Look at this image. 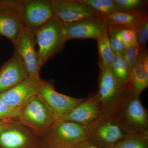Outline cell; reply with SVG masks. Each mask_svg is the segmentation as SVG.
<instances>
[{"label": "cell", "instance_id": "17", "mask_svg": "<svg viewBox=\"0 0 148 148\" xmlns=\"http://www.w3.org/2000/svg\"><path fill=\"white\" fill-rule=\"evenodd\" d=\"M131 95L140 97L148 86V54L146 49H142L138 61L130 71L128 83Z\"/></svg>", "mask_w": 148, "mask_h": 148}, {"label": "cell", "instance_id": "15", "mask_svg": "<svg viewBox=\"0 0 148 148\" xmlns=\"http://www.w3.org/2000/svg\"><path fill=\"white\" fill-rule=\"evenodd\" d=\"M101 106L96 93L85 98L78 106L58 118L87 126L101 115Z\"/></svg>", "mask_w": 148, "mask_h": 148}, {"label": "cell", "instance_id": "3", "mask_svg": "<svg viewBox=\"0 0 148 148\" xmlns=\"http://www.w3.org/2000/svg\"><path fill=\"white\" fill-rule=\"evenodd\" d=\"M40 66H43L50 58L64 50L67 40L64 33V24L56 17L34 32Z\"/></svg>", "mask_w": 148, "mask_h": 148}, {"label": "cell", "instance_id": "9", "mask_svg": "<svg viewBox=\"0 0 148 148\" xmlns=\"http://www.w3.org/2000/svg\"><path fill=\"white\" fill-rule=\"evenodd\" d=\"M36 45L34 32L24 28L17 37L13 45L14 51L20 56L25 64L28 73V77L32 79L39 81L40 66L37 51L35 49Z\"/></svg>", "mask_w": 148, "mask_h": 148}, {"label": "cell", "instance_id": "24", "mask_svg": "<svg viewBox=\"0 0 148 148\" xmlns=\"http://www.w3.org/2000/svg\"><path fill=\"white\" fill-rule=\"evenodd\" d=\"M119 11L136 12L147 9V1L145 0H114Z\"/></svg>", "mask_w": 148, "mask_h": 148}, {"label": "cell", "instance_id": "19", "mask_svg": "<svg viewBox=\"0 0 148 148\" xmlns=\"http://www.w3.org/2000/svg\"><path fill=\"white\" fill-rule=\"evenodd\" d=\"M96 40L99 57L98 65L100 70L110 67L114 58L115 53L111 47L108 34V23L106 20Z\"/></svg>", "mask_w": 148, "mask_h": 148}, {"label": "cell", "instance_id": "25", "mask_svg": "<svg viewBox=\"0 0 148 148\" xmlns=\"http://www.w3.org/2000/svg\"><path fill=\"white\" fill-rule=\"evenodd\" d=\"M138 45L130 46L125 49L122 53L130 71L137 63L142 49Z\"/></svg>", "mask_w": 148, "mask_h": 148}, {"label": "cell", "instance_id": "13", "mask_svg": "<svg viewBox=\"0 0 148 148\" xmlns=\"http://www.w3.org/2000/svg\"><path fill=\"white\" fill-rule=\"evenodd\" d=\"M40 80L37 81L28 77L15 86L0 94V98L10 108L20 109L38 94Z\"/></svg>", "mask_w": 148, "mask_h": 148}, {"label": "cell", "instance_id": "29", "mask_svg": "<svg viewBox=\"0 0 148 148\" xmlns=\"http://www.w3.org/2000/svg\"><path fill=\"white\" fill-rule=\"evenodd\" d=\"M70 148H101L98 147L93 145L92 144H90L87 140H85L83 142L76 144L75 145L73 146Z\"/></svg>", "mask_w": 148, "mask_h": 148}, {"label": "cell", "instance_id": "26", "mask_svg": "<svg viewBox=\"0 0 148 148\" xmlns=\"http://www.w3.org/2000/svg\"><path fill=\"white\" fill-rule=\"evenodd\" d=\"M137 43L142 49H145L148 40V15L146 16L134 32Z\"/></svg>", "mask_w": 148, "mask_h": 148}, {"label": "cell", "instance_id": "30", "mask_svg": "<svg viewBox=\"0 0 148 148\" xmlns=\"http://www.w3.org/2000/svg\"><path fill=\"white\" fill-rule=\"evenodd\" d=\"M8 122L0 120V133L4 129V128L6 127Z\"/></svg>", "mask_w": 148, "mask_h": 148}, {"label": "cell", "instance_id": "14", "mask_svg": "<svg viewBox=\"0 0 148 148\" xmlns=\"http://www.w3.org/2000/svg\"><path fill=\"white\" fill-rule=\"evenodd\" d=\"M28 77L25 64L14 51L7 61L0 67V94L15 86Z\"/></svg>", "mask_w": 148, "mask_h": 148}, {"label": "cell", "instance_id": "12", "mask_svg": "<svg viewBox=\"0 0 148 148\" xmlns=\"http://www.w3.org/2000/svg\"><path fill=\"white\" fill-rule=\"evenodd\" d=\"M55 17L63 24L103 17L80 0H51Z\"/></svg>", "mask_w": 148, "mask_h": 148}, {"label": "cell", "instance_id": "16", "mask_svg": "<svg viewBox=\"0 0 148 148\" xmlns=\"http://www.w3.org/2000/svg\"><path fill=\"white\" fill-rule=\"evenodd\" d=\"M105 21L103 17H100L64 23V33L66 39L97 40Z\"/></svg>", "mask_w": 148, "mask_h": 148}, {"label": "cell", "instance_id": "18", "mask_svg": "<svg viewBox=\"0 0 148 148\" xmlns=\"http://www.w3.org/2000/svg\"><path fill=\"white\" fill-rule=\"evenodd\" d=\"M148 15L147 9L136 12L118 11L103 18L108 24L127 27L134 32Z\"/></svg>", "mask_w": 148, "mask_h": 148}, {"label": "cell", "instance_id": "8", "mask_svg": "<svg viewBox=\"0 0 148 148\" xmlns=\"http://www.w3.org/2000/svg\"><path fill=\"white\" fill-rule=\"evenodd\" d=\"M19 10L24 27L33 32L55 16L51 0H20Z\"/></svg>", "mask_w": 148, "mask_h": 148}, {"label": "cell", "instance_id": "6", "mask_svg": "<svg viewBox=\"0 0 148 148\" xmlns=\"http://www.w3.org/2000/svg\"><path fill=\"white\" fill-rule=\"evenodd\" d=\"M86 126V140L98 147L112 148L126 135L113 116L108 115H101Z\"/></svg>", "mask_w": 148, "mask_h": 148}, {"label": "cell", "instance_id": "11", "mask_svg": "<svg viewBox=\"0 0 148 148\" xmlns=\"http://www.w3.org/2000/svg\"><path fill=\"white\" fill-rule=\"evenodd\" d=\"M38 95L57 118L71 110L85 99L74 98L59 93L54 88L53 81L42 79L39 83Z\"/></svg>", "mask_w": 148, "mask_h": 148}, {"label": "cell", "instance_id": "22", "mask_svg": "<svg viewBox=\"0 0 148 148\" xmlns=\"http://www.w3.org/2000/svg\"><path fill=\"white\" fill-rule=\"evenodd\" d=\"M108 31L111 47L114 52L115 53H123L127 47L120 36L119 26L108 23Z\"/></svg>", "mask_w": 148, "mask_h": 148}, {"label": "cell", "instance_id": "4", "mask_svg": "<svg viewBox=\"0 0 148 148\" xmlns=\"http://www.w3.org/2000/svg\"><path fill=\"white\" fill-rule=\"evenodd\" d=\"M86 138V126L58 118L41 138L40 148H70Z\"/></svg>", "mask_w": 148, "mask_h": 148}, {"label": "cell", "instance_id": "2", "mask_svg": "<svg viewBox=\"0 0 148 148\" xmlns=\"http://www.w3.org/2000/svg\"><path fill=\"white\" fill-rule=\"evenodd\" d=\"M126 135L148 138V113L140 97L131 96L112 115Z\"/></svg>", "mask_w": 148, "mask_h": 148}, {"label": "cell", "instance_id": "1", "mask_svg": "<svg viewBox=\"0 0 148 148\" xmlns=\"http://www.w3.org/2000/svg\"><path fill=\"white\" fill-rule=\"evenodd\" d=\"M98 90L96 92L100 106L101 115H112L125 101L132 96L128 83L117 79L110 67L100 70Z\"/></svg>", "mask_w": 148, "mask_h": 148}, {"label": "cell", "instance_id": "7", "mask_svg": "<svg viewBox=\"0 0 148 148\" xmlns=\"http://www.w3.org/2000/svg\"><path fill=\"white\" fill-rule=\"evenodd\" d=\"M41 138L17 119L0 133V148H40Z\"/></svg>", "mask_w": 148, "mask_h": 148}, {"label": "cell", "instance_id": "28", "mask_svg": "<svg viewBox=\"0 0 148 148\" xmlns=\"http://www.w3.org/2000/svg\"><path fill=\"white\" fill-rule=\"evenodd\" d=\"M119 26L120 36L127 47L138 45L135 32L127 27Z\"/></svg>", "mask_w": 148, "mask_h": 148}, {"label": "cell", "instance_id": "27", "mask_svg": "<svg viewBox=\"0 0 148 148\" xmlns=\"http://www.w3.org/2000/svg\"><path fill=\"white\" fill-rule=\"evenodd\" d=\"M20 109H15L8 106L0 98V120L8 122L17 119Z\"/></svg>", "mask_w": 148, "mask_h": 148}, {"label": "cell", "instance_id": "10", "mask_svg": "<svg viewBox=\"0 0 148 148\" xmlns=\"http://www.w3.org/2000/svg\"><path fill=\"white\" fill-rule=\"evenodd\" d=\"M20 0H0V36L14 43L25 28L19 10Z\"/></svg>", "mask_w": 148, "mask_h": 148}, {"label": "cell", "instance_id": "5", "mask_svg": "<svg viewBox=\"0 0 148 148\" xmlns=\"http://www.w3.org/2000/svg\"><path fill=\"white\" fill-rule=\"evenodd\" d=\"M57 119L38 94L20 109L17 119L42 138Z\"/></svg>", "mask_w": 148, "mask_h": 148}, {"label": "cell", "instance_id": "20", "mask_svg": "<svg viewBox=\"0 0 148 148\" xmlns=\"http://www.w3.org/2000/svg\"><path fill=\"white\" fill-rule=\"evenodd\" d=\"M110 68L112 73L117 79L124 83H128L130 71L122 53H115L114 58Z\"/></svg>", "mask_w": 148, "mask_h": 148}, {"label": "cell", "instance_id": "23", "mask_svg": "<svg viewBox=\"0 0 148 148\" xmlns=\"http://www.w3.org/2000/svg\"><path fill=\"white\" fill-rule=\"evenodd\" d=\"M112 148H148V138L140 135H126Z\"/></svg>", "mask_w": 148, "mask_h": 148}, {"label": "cell", "instance_id": "21", "mask_svg": "<svg viewBox=\"0 0 148 148\" xmlns=\"http://www.w3.org/2000/svg\"><path fill=\"white\" fill-rule=\"evenodd\" d=\"M81 1L93 11L103 17L119 10L114 0H80Z\"/></svg>", "mask_w": 148, "mask_h": 148}]
</instances>
